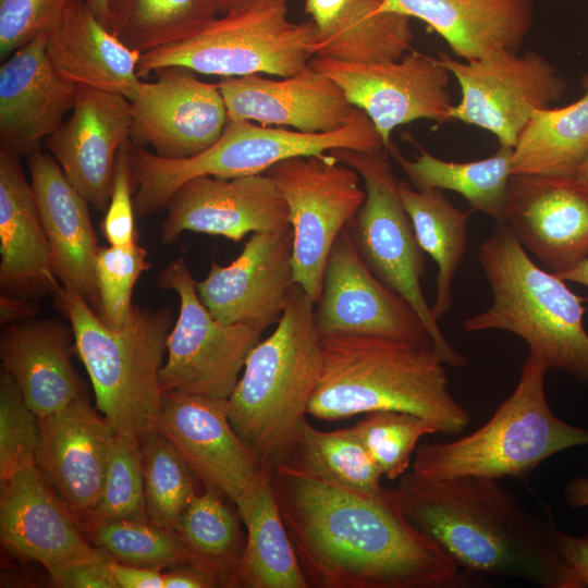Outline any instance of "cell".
Segmentation results:
<instances>
[{
  "mask_svg": "<svg viewBox=\"0 0 588 588\" xmlns=\"http://www.w3.org/2000/svg\"><path fill=\"white\" fill-rule=\"evenodd\" d=\"M566 282H574L588 287V258L574 269L559 275Z\"/></svg>",
  "mask_w": 588,
  "mask_h": 588,
  "instance_id": "55",
  "label": "cell"
},
{
  "mask_svg": "<svg viewBox=\"0 0 588 588\" xmlns=\"http://www.w3.org/2000/svg\"><path fill=\"white\" fill-rule=\"evenodd\" d=\"M543 362L529 353L513 393L474 432L417 448L413 471L427 478L473 476L519 480L549 457L588 445V429L556 417L546 396Z\"/></svg>",
  "mask_w": 588,
  "mask_h": 588,
  "instance_id": "7",
  "label": "cell"
},
{
  "mask_svg": "<svg viewBox=\"0 0 588 588\" xmlns=\"http://www.w3.org/2000/svg\"><path fill=\"white\" fill-rule=\"evenodd\" d=\"M381 0H306L316 26L315 57L375 63L400 60L411 49V17L380 11Z\"/></svg>",
  "mask_w": 588,
  "mask_h": 588,
  "instance_id": "31",
  "label": "cell"
},
{
  "mask_svg": "<svg viewBox=\"0 0 588 588\" xmlns=\"http://www.w3.org/2000/svg\"><path fill=\"white\" fill-rule=\"evenodd\" d=\"M114 561L108 552L95 547L48 573L52 584L60 588H119L112 571Z\"/></svg>",
  "mask_w": 588,
  "mask_h": 588,
  "instance_id": "47",
  "label": "cell"
},
{
  "mask_svg": "<svg viewBox=\"0 0 588 588\" xmlns=\"http://www.w3.org/2000/svg\"><path fill=\"white\" fill-rule=\"evenodd\" d=\"M143 82L131 101L132 133L137 145H150L166 159L194 157L212 146L229 121L217 84L206 83L184 68L157 71Z\"/></svg>",
  "mask_w": 588,
  "mask_h": 588,
  "instance_id": "19",
  "label": "cell"
},
{
  "mask_svg": "<svg viewBox=\"0 0 588 588\" xmlns=\"http://www.w3.org/2000/svg\"><path fill=\"white\" fill-rule=\"evenodd\" d=\"M46 35L47 54L61 77L128 100L137 96L142 54L107 28L85 0H76Z\"/></svg>",
  "mask_w": 588,
  "mask_h": 588,
  "instance_id": "30",
  "label": "cell"
},
{
  "mask_svg": "<svg viewBox=\"0 0 588 588\" xmlns=\"http://www.w3.org/2000/svg\"><path fill=\"white\" fill-rule=\"evenodd\" d=\"M112 571L119 588H164L161 568L128 565L114 561Z\"/></svg>",
  "mask_w": 588,
  "mask_h": 588,
  "instance_id": "49",
  "label": "cell"
},
{
  "mask_svg": "<svg viewBox=\"0 0 588 588\" xmlns=\"http://www.w3.org/2000/svg\"><path fill=\"white\" fill-rule=\"evenodd\" d=\"M46 40L40 33L0 68V137L19 156L40 147L75 103L77 85L58 74Z\"/></svg>",
  "mask_w": 588,
  "mask_h": 588,
  "instance_id": "25",
  "label": "cell"
},
{
  "mask_svg": "<svg viewBox=\"0 0 588 588\" xmlns=\"http://www.w3.org/2000/svg\"><path fill=\"white\" fill-rule=\"evenodd\" d=\"M238 518L219 492L207 488L192 500L175 530L193 565L212 574L221 586H235L245 546Z\"/></svg>",
  "mask_w": 588,
  "mask_h": 588,
  "instance_id": "38",
  "label": "cell"
},
{
  "mask_svg": "<svg viewBox=\"0 0 588 588\" xmlns=\"http://www.w3.org/2000/svg\"><path fill=\"white\" fill-rule=\"evenodd\" d=\"M25 157L51 249L53 271L62 286L76 290L97 311L96 260L100 247L89 203L49 152L38 147Z\"/></svg>",
  "mask_w": 588,
  "mask_h": 588,
  "instance_id": "26",
  "label": "cell"
},
{
  "mask_svg": "<svg viewBox=\"0 0 588 588\" xmlns=\"http://www.w3.org/2000/svg\"><path fill=\"white\" fill-rule=\"evenodd\" d=\"M552 539L561 556L578 577L581 588H588V531L583 536H573L554 523Z\"/></svg>",
  "mask_w": 588,
  "mask_h": 588,
  "instance_id": "48",
  "label": "cell"
},
{
  "mask_svg": "<svg viewBox=\"0 0 588 588\" xmlns=\"http://www.w3.org/2000/svg\"><path fill=\"white\" fill-rule=\"evenodd\" d=\"M146 248L130 246L100 247L96 260L99 317L120 328L127 321L134 304L132 294L140 274L150 269Z\"/></svg>",
  "mask_w": 588,
  "mask_h": 588,
  "instance_id": "43",
  "label": "cell"
},
{
  "mask_svg": "<svg viewBox=\"0 0 588 588\" xmlns=\"http://www.w3.org/2000/svg\"><path fill=\"white\" fill-rule=\"evenodd\" d=\"M38 415L26 403L15 380L0 376V481L36 464L40 446Z\"/></svg>",
  "mask_w": 588,
  "mask_h": 588,
  "instance_id": "44",
  "label": "cell"
},
{
  "mask_svg": "<svg viewBox=\"0 0 588 588\" xmlns=\"http://www.w3.org/2000/svg\"><path fill=\"white\" fill-rule=\"evenodd\" d=\"M477 257L492 301L486 310L463 321L464 330L511 332L548 369L588 385L584 299L565 280L539 267L503 222L481 243Z\"/></svg>",
  "mask_w": 588,
  "mask_h": 588,
  "instance_id": "5",
  "label": "cell"
},
{
  "mask_svg": "<svg viewBox=\"0 0 588 588\" xmlns=\"http://www.w3.org/2000/svg\"><path fill=\"white\" fill-rule=\"evenodd\" d=\"M309 65L334 81L350 102L368 115L387 149L400 125L416 120L452 121L450 73L437 58L409 50L394 61L359 63L314 57Z\"/></svg>",
  "mask_w": 588,
  "mask_h": 588,
  "instance_id": "14",
  "label": "cell"
},
{
  "mask_svg": "<svg viewBox=\"0 0 588 588\" xmlns=\"http://www.w3.org/2000/svg\"><path fill=\"white\" fill-rule=\"evenodd\" d=\"M315 317L322 336L377 335L434 350L427 328L411 304L384 285L363 261L348 225L328 256Z\"/></svg>",
  "mask_w": 588,
  "mask_h": 588,
  "instance_id": "16",
  "label": "cell"
},
{
  "mask_svg": "<svg viewBox=\"0 0 588 588\" xmlns=\"http://www.w3.org/2000/svg\"><path fill=\"white\" fill-rule=\"evenodd\" d=\"M146 512L150 523L175 531L197 494L196 476L177 449L158 430L140 440Z\"/></svg>",
  "mask_w": 588,
  "mask_h": 588,
  "instance_id": "39",
  "label": "cell"
},
{
  "mask_svg": "<svg viewBox=\"0 0 588 588\" xmlns=\"http://www.w3.org/2000/svg\"><path fill=\"white\" fill-rule=\"evenodd\" d=\"M52 297L70 322L97 408L113 431L139 440L155 431L163 401L160 370L174 323L171 308L134 305L125 324L114 328L74 289L61 285Z\"/></svg>",
  "mask_w": 588,
  "mask_h": 588,
  "instance_id": "6",
  "label": "cell"
},
{
  "mask_svg": "<svg viewBox=\"0 0 588 588\" xmlns=\"http://www.w3.org/2000/svg\"><path fill=\"white\" fill-rule=\"evenodd\" d=\"M221 586L212 574L193 564H181L164 573V588H212Z\"/></svg>",
  "mask_w": 588,
  "mask_h": 588,
  "instance_id": "50",
  "label": "cell"
},
{
  "mask_svg": "<svg viewBox=\"0 0 588 588\" xmlns=\"http://www.w3.org/2000/svg\"><path fill=\"white\" fill-rule=\"evenodd\" d=\"M89 532L95 546L120 563L161 569L193 564L179 535L150 522L110 520L93 527Z\"/></svg>",
  "mask_w": 588,
  "mask_h": 588,
  "instance_id": "41",
  "label": "cell"
},
{
  "mask_svg": "<svg viewBox=\"0 0 588 588\" xmlns=\"http://www.w3.org/2000/svg\"><path fill=\"white\" fill-rule=\"evenodd\" d=\"M76 0H0V59L48 32Z\"/></svg>",
  "mask_w": 588,
  "mask_h": 588,
  "instance_id": "45",
  "label": "cell"
},
{
  "mask_svg": "<svg viewBox=\"0 0 588 588\" xmlns=\"http://www.w3.org/2000/svg\"><path fill=\"white\" fill-rule=\"evenodd\" d=\"M340 148L373 151L384 146L373 123L360 109L344 127L329 133H305L229 119L212 146L184 159L161 158L134 146L131 159L136 188L135 211L139 217H146L166 208L177 188L194 177L232 179L262 174L282 160Z\"/></svg>",
  "mask_w": 588,
  "mask_h": 588,
  "instance_id": "8",
  "label": "cell"
},
{
  "mask_svg": "<svg viewBox=\"0 0 588 588\" xmlns=\"http://www.w3.org/2000/svg\"><path fill=\"white\" fill-rule=\"evenodd\" d=\"M354 428L382 476L391 480L408 471L418 441L439 432L431 421L395 411L369 413Z\"/></svg>",
  "mask_w": 588,
  "mask_h": 588,
  "instance_id": "42",
  "label": "cell"
},
{
  "mask_svg": "<svg viewBox=\"0 0 588 588\" xmlns=\"http://www.w3.org/2000/svg\"><path fill=\"white\" fill-rule=\"evenodd\" d=\"M156 430L177 449L206 488L226 497L236 509L249 500L271 466L234 430L228 399L163 393Z\"/></svg>",
  "mask_w": 588,
  "mask_h": 588,
  "instance_id": "15",
  "label": "cell"
},
{
  "mask_svg": "<svg viewBox=\"0 0 588 588\" xmlns=\"http://www.w3.org/2000/svg\"><path fill=\"white\" fill-rule=\"evenodd\" d=\"M502 222L546 270L561 275L588 258V185L575 176L512 175Z\"/></svg>",
  "mask_w": 588,
  "mask_h": 588,
  "instance_id": "17",
  "label": "cell"
},
{
  "mask_svg": "<svg viewBox=\"0 0 588 588\" xmlns=\"http://www.w3.org/2000/svg\"><path fill=\"white\" fill-rule=\"evenodd\" d=\"M293 228L255 232L228 266L211 260L207 277L196 283L203 304L224 323H244L264 331L277 323L296 284Z\"/></svg>",
  "mask_w": 588,
  "mask_h": 588,
  "instance_id": "18",
  "label": "cell"
},
{
  "mask_svg": "<svg viewBox=\"0 0 588 588\" xmlns=\"http://www.w3.org/2000/svg\"><path fill=\"white\" fill-rule=\"evenodd\" d=\"M20 157L1 144L0 287L1 293L38 301L53 296L62 284L53 271L50 245Z\"/></svg>",
  "mask_w": 588,
  "mask_h": 588,
  "instance_id": "27",
  "label": "cell"
},
{
  "mask_svg": "<svg viewBox=\"0 0 588 588\" xmlns=\"http://www.w3.org/2000/svg\"><path fill=\"white\" fill-rule=\"evenodd\" d=\"M160 229L164 245L185 231L242 241L248 233L285 228L289 209L266 173L232 179L198 176L185 182L166 206Z\"/></svg>",
  "mask_w": 588,
  "mask_h": 588,
  "instance_id": "20",
  "label": "cell"
},
{
  "mask_svg": "<svg viewBox=\"0 0 588 588\" xmlns=\"http://www.w3.org/2000/svg\"><path fill=\"white\" fill-rule=\"evenodd\" d=\"M36 464L0 481V537L5 549L50 569L93 547L74 513Z\"/></svg>",
  "mask_w": 588,
  "mask_h": 588,
  "instance_id": "24",
  "label": "cell"
},
{
  "mask_svg": "<svg viewBox=\"0 0 588 588\" xmlns=\"http://www.w3.org/2000/svg\"><path fill=\"white\" fill-rule=\"evenodd\" d=\"M217 85L233 120L329 133L344 127L357 111L334 81L309 64L281 79L252 74L222 77Z\"/></svg>",
  "mask_w": 588,
  "mask_h": 588,
  "instance_id": "22",
  "label": "cell"
},
{
  "mask_svg": "<svg viewBox=\"0 0 588 588\" xmlns=\"http://www.w3.org/2000/svg\"><path fill=\"white\" fill-rule=\"evenodd\" d=\"M39 422L36 465L74 515L86 519L99 500L115 432L83 395Z\"/></svg>",
  "mask_w": 588,
  "mask_h": 588,
  "instance_id": "23",
  "label": "cell"
},
{
  "mask_svg": "<svg viewBox=\"0 0 588 588\" xmlns=\"http://www.w3.org/2000/svg\"><path fill=\"white\" fill-rule=\"evenodd\" d=\"M196 283L183 256L159 273V286L175 292L180 299L179 317L167 340L160 388L163 393L229 399L262 331L217 320L199 298Z\"/></svg>",
  "mask_w": 588,
  "mask_h": 588,
  "instance_id": "11",
  "label": "cell"
},
{
  "mask_svg": "<svg viewBox=\"0 0 588 588\" xmlns=\"http://www.w3.org/2000/svg\"><path fill=\"white\" fill-rule=\"evenodd\" d=\"M290 0H212L218 13L225 15L257 5L282 7Z\"/></svg>",
  "mask_w": 588,
  "mask_h": 588,
  "instance_id": "53",
  "label": "cell"
},
{
  "mask_svg": "<svg viewBox=\"0 0 588 588\" xmlns=\"http://www.w3.org/2000/svg\"><path fill=\"white\" fill-rule=\"evenodd\" d=\"M149 522L143 476L140 440L114 433L99 500L86 517L89 529L110 520Z\"/></svg>",
  "mask_w": 588,
  "mask_h": 588,
  "instance_id": "40",
  "label": "cell"
},
{
  "mask_svg": "<svg viewBox=\"0 0 588 588\" xmlns=\"http://www.w3.org/2000/svg\"><path fill=\"white\" fill-rule=\"evenodd\" d=\"M95 16L107 27H110L112 9L115 0H85Z\"/></svg>",
  "mask_w": 588,
  "mask_h": 588,
  "instance_id": "54",
  "label": "cell"
},
{
  "mask_svg": "<svg viewBox=\"0 0 588 588\" xmlns=\"http://www.w3.org/2000/svg\"><path fill=\"white\" fill-rule=\"evenodd\" d=\"M315 307L296 283L275 329L252 348L228 399L234 430L264 464L284 457L322 373Z\"/></svg>",
  "mask_w": 588,
  "mask_h": 588,
  "instance_id": "4",
  "label": "cell"
},
{
  "mask_svg": "<svg viewBox=\"0 0 588 588\" xmlns=\"http://www.w3.org/2000/svg\"><path fill=\"white\" fill-rule=\"evenodd\" d=\"M323 368L306 413L320 420L379 411L404 412L457 436L470 421L449 390L445 363L434 350L363 334L322 336Z\"/></svg>",
  "mask_w": 588,
  "mask_h": 588,
  "instance_id": "3",
  "label": "cell"
},
{
  "mask_svg": "<svg viewBox=\"0 0 588 588\" xmlns=\"http://www.w3.org/2000/svg\"><path fill=\"white\" fill-rule=\"evenodd\" d=\"M271 481L302 571L316 588H456L468 574L403 514L394 489L356 492L277 464Z\"/></svg>",
  "mask_w": 588,
  "mask_h": 588,
  "instance_id": "1",
  "label": "cell"
},
{
  "mask_svg": "<svg viewBox=\"0 0 588 588\" xmlns=\"http://www.w3.org/2000/svg\"><path fill=\"white\" fill-rule=\"evenodd\" d=\"M135 216L131 143L126 142L117 156L111 197L100 223L109 245L130 246L137 243Z\"/></svg>",
  "mask_w": 588,
  "mask_h": 588,
  "instance_id": "46",
  "label": "cell"
},
{
  "mask_svg": "<svg viewBox=\"0 0 588 588\" xmlns=\"http://www.w3.org/2000/svg\"><path fill=\"white\" fill-rule=\"evenodd\" d=\"M236 511L247 537L235 586L309 588L274 497L271 466L249 500Z\"/></svg>",
  "mask_w": 588,
  "mask_h": 588,
  "instance_id": "32",
  "label": "cell"
},
{
  "mask_svg": "<svg viewBox=\"0 0 588 588\" xmlns=\"http://www.w3.org/2000/svg\"><path fill=\"white\" fill-rule=\"evenodd\" d=\"M71 326L53 318H32L2 327L0 358L28 406L45 417L83 395L72 356Z\"/></svg>",
  "mask_w": 588,
  "mask_h": 588,
  "instance_id": "28",
  "label": "cell"
},
{
  "mask_svg": "<svg viewBox=\"0 0 588 588\" xmlns=\"http://www.w3.org/2000/svg\"><path fill=\"white\" fill-rule=\"evenodd\" d=\"M217 14L212 0H115L109 29L144 54L189 38Z\"/></svg>",
  "mask_w": 588,
  "mask_h": 588,
  "instance_id": "37",
  "label": "cell"
},
{
  "mask_svg": "<svg viewBox=\"0 0 588 588\" xmlns=\"http://www.w3.org/2000/svg\"><path fill=\"white\" fill-rule=\"evenodd\" d=\"M316 26L294 23L286 5H257L216 17L189 38L142 54L139 78L166 68L237 77H280L304 70L315 57Z\"/></svg>",
  "mask_w": 588,
  "mask_h": 588,
  "instance_id": "9",
  "label": "cell"
},
{
  "mask_svg": "<svg viewBox=\"0 0 588 588\" xmlns=\"http://www.w3.org/2000/svg\"><path fill=\"white\" fill-rule=\"evenodd\" d=\"M132 133L131 101L119 94L77 86L71 117L45 139L70 183L106 212L118 152Z\"/></svg>",
  "mask_w": 588,
  "mask_h": 588,
  "instance_id": "21",
  "label": "cell"
},
{
  "mask_svg": "<svg viewBox=\"0 0 588 588\" xmlns=\"http://www.w3.org/2000/svg\"><path fill=\"white\" fill-rule=\"evenodd\" d=\"M437 59L462 94L451 120L490 132L501 146L514 147L532 112L559 101L567 87L556 68L534 50L498 51L471 61L440 51Z\"/></svg>",
  "mask_w": 588,
  "mask_h": 588,
  "instance_id": "13",
  "label": "cell"
},
{
  "mask_svg": "<svg viewBox=\"0 0 588 588\" xmlns=\"http://www.w3.org/2000/svg\"><path fill=\"white\" fill-rule=\"evenodd\" d=\"M408 522L466 574L514 578L543 588H581L540 517L497 479L427 478L407 471L393 488Z\"/></svg>",
  "mask_w": 588,
  "mask_h": 588,
  "instance_id": "2",
  "label": "cell"
},
{
  "mask_svg": "<svg viewBox=\"0 0 588 588\" xmlns=\"http://www.w3.org/2000/svg\"><path fill=\"white\" fill-rule=\"evenodd\" d=\"M329 152L355 169L364 181L366 199L348 224L360 258L384 285L403 296L419 315L436 353L445 365L468 366L466 357L446 340L425 298L421 289V278L426 273L425 253L404 208L389 150L340 148Z\"/></svg>",
  "mask_w": 588,
  "mask_h": 588,
  "instance_id": "10",
  "label": "cell"
},
{
  "mask_svg": "<svg viewBox=\"0 0 588 588\" xmlns=\"http://www.w3.org/2000/svg\"><path fill=\"white\" fill-rule=\"evenodd\" d=\"M381 12L415 17L471 61L498 51L518 52L530 33L534 0H381Z\"/></svg>",
  "mask_w": 588,
  "mask_h": 588,
  "instance_id": "29",
  "label": "cell"
},
{
  "mask_svg": "<svg viewBox=\"0 0 588 588\" xmlns=\"http://www.w3.org/2000/svg\"><path fill=\"white\" fill-rule=\"evenodd\" d=\"M584 95L563 108L532 112L512 154V174L575 176L588 158V72Z\"/></svg>",
  "mask_w": 588,
  "mask_h": 588,
  "instance_id": "33",
  "label": "cell"
},
{
  "mask_svg": "<svg viewBox=\"0 0 588 588\" xmlns=\"http://www.w3.org/2000/svg\"><path fill=\"white\" fill-rule=\"evenodd\" d=\"M278 464L372 497H381L389 491L382 486V474L354 426L322 431L305 418Z\"/></svg>",
  "mask_w": 588,
  "mask_h": 588,
  "instance_id": "36",
  "label": "cell"
},
{
  "mask_svg": "<svg viewBox=\"0 0 588 588\" xmlns=\"http://www.w3.org/2000/svg\"><path fill=\"white\" fill-rule=\"evenodd\" d=\"M575 177L588 185V158L583 163Z\"/></svg>",
  "mask_w": 588,
  "mask_h": 588,
  "instance_id": "56",
  "label": "cell"
},
{
  "mask_svg": "<svg viewBox=\"0 0 588 588\" xmlns=\"http://www.w3.org/2000/svg\"><path fill=\"white\" fill-rule=\"evenodd\" d=\"M266 174L289 209L295 282L317 304L330 250L366 199L360 175L330 152L282 160Z\"/></svg>",
  "mask_w": 588,
  "mask_h": 588,
  "instance_id": "12",
  "label": "cell"
},
{
  "mask_svg": "<svg viewBox=\"0 0 588 588\" xmlns=\"http://www.w3.org/2000/svg\"><path fill=\"white\" fill-rule=\"evenodd\" d=\"M564 500L572 509L588 507V477L572 479L564 489Z\"/></svg>",
  "mask_w": 588,
  "mask_h": 588,
  "instance_id": "52",
  "label": "cell"
},
{
  "mask_svg": "<svg viewBox=\"0 0 588 588\" xmlns=\"http://www.w3.org/2000/svg\"><path fill=\"white\" fill-rule=\"evenodd\" d=\"M400 194L421 249L438 267L431 310L439 320L453 305L452 284L466 253L471 211L455 207L440 188L418 189L400 182Z\"/></svg>",
  "mask_w": 588,
  "mask_h": 588,
  "instance_id": "35",
  "label": "cell"
},
{
  "mask_svg": "<svg viewBox=\"0 0 588 588\" xmlns=\"http://www.w3.org/2000/svg\"><path fill=\"white\" fill-rule=\"evenodd\" d=\"M414 159L405 158L391 143L388 150L415 188H440L463 196L470 211H479L497 223L503 221V208L512 174L513 147L501 146L492 156L475 161L440 159L421 147Z\"/></svg>",
  "mask_w": 588,
  "mask_h": 588,
  "instance_id": "34",
  "label": "cell"
},
{
  "mask_svg": "<svg viewBox=\"0 0 588 588\" xmlns=\"http://www.w3.org/2000/svg\"><path fill=\"white\" fill-rule=\"evenodd\" d=\"M37 301L0 294V322L8 326L37 317L39 314Z\"/></svg>",
  "mask_w": 588,
  "mask_h": 588,
  "instance_id": "51",
  "label": "cell"
}]
</instances>
